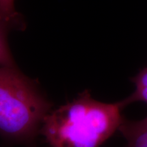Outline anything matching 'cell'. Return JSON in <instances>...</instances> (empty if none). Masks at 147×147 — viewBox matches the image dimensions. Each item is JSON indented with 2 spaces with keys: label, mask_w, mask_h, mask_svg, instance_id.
<instances>
[{
  "label": "cell",
  "mask_w": 147,
  "mask_h": 147,
  "mask_svg": "<svg viewBox=\"0 0 147 147\" xmlns=\"http://www.w3.org/2000/svg\"><path fill=\"white\" fill-rule=\"evenodd\" d=\"M51 104L36 82L16 66L0 65V136L31 142L40 132Z\"/></svg>",
  "instance_id": "2"
},
{
  "label": "cell",
  "mask_w": 147,
  "mask_h": 147,
  "mask_svg": "<svg viewBox=\"0 0 147 147\" xmlns=\"http://www.w3.org/2000/svg\"><path fill=\"white\" fill-rule=\"evenodd\" d=\"M119 131L127 141L126 147H147V117L136 121L123 119Z\"/></svg>",
  "instance_id": "3"
},
{
  "label": "cell",
  "mask_w": 147,
  "mask_h": 147,
  "mask_svg": "<svg viewBox=\"0 0 147 147\" xmlns=\"http://www.w3.org/2000/svg\"><path fill=\"white\" fill-rule=\"evenodd\" d=\"M123 108L121 102H100L85 90L51 110L40 132L49 147H99L119 130Z\"/></svg>",
  "instance_id": "1"
},
{
  "label": "cell",
  "mask_w": 147,
  "mask_h": 147,
  "mask_svg": "<svg viewBox=\"0 0 147 147\" xmlns=\"http://www.w3.org/2000/svg\"><path fill=\"white\" fill-rule=\"evenodd\" d=\"M0 15L11 21H23L16 10L15 0H0Z\"/></svg>",
  "instance_id": "6"
},
{
  "label": "cell",
  "mask_w": 147,
  "mask_h": 147,
  "mask_svg": "<svg viewBox=\"0 0 147 147\" xmlns=\"http://www.w3.org/2000/svg\"><path fill=\"white\" fill-rule=\"evenodd\" d=\"M25 27L24 22L8 20L0 15V65L16 66L8 43L10 31L22 30Z\"/></svg>",
  "instance_id": "4"
},
{
  "label": "cell",
  "mask_w": 147,
  "mask_h": 147,
  "mask_svg": "<svg viewBox=\"0 0 147 147\" xmlns=\"http://www.w3.org/2000/svg\"><path fill=\"white\" fill-rule=\"evenodd\" d=\"M131 81L135 86V90L129 96L121 101L123 106L125 108L127 106L138 102L147 104V67L132 77Z\"/></svg>",
  "instance_id": "5"
}]
</instances>
